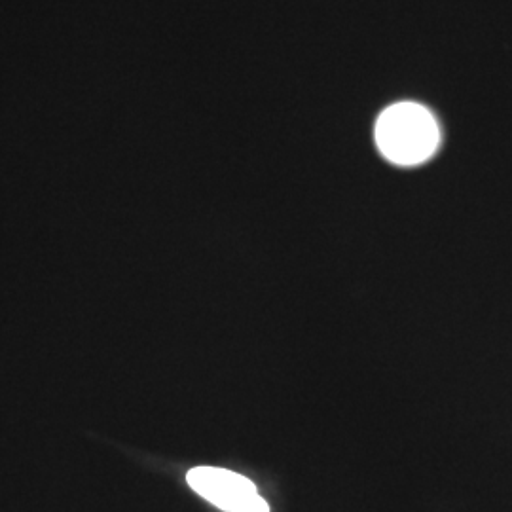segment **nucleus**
<instances>
[{
	"label": "nucleus",
	"instance_id": "1",
	"mask_svg": "<svg viewBox=\"0 0 512 512\" xmlns=\"http://www.w3.org/2000/svg\"><path fill=\"white\" fill-rule=\"evenodd\" d=\"M376 145L391 164L420 165L439 148V124L425 107L399 103L378 118Z\"/></svg>",
	"mask_w": 512,
	"mask_h": 512
},
{
	"label": "nucleus",
	"instance_id": "2",
	"mask_svg": "<svg viewBox=\"0 0 512 512\" xmlns=\"http://www.w3.org/2000/svg\"><path fill=\"white\" fill-rule=\"evenodd\" d=\"M188 486L224 512H270L247 476L219 467H196L186 475Z\"/></svg>",
	"mask_w": 512,
	"mask_h": 512
}]
</instances>
